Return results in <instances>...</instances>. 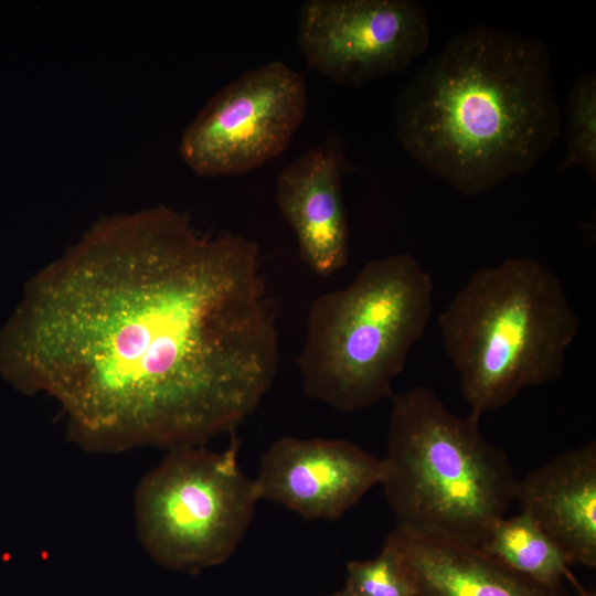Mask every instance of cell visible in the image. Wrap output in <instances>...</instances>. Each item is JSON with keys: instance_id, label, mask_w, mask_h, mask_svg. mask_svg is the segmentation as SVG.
Wrapping results in <instances>:
<instances>
[{"instance_id": "cell-1", "label": "cell", "mask_w": 596, "mask_h": 596, "mask_svg": "<svg viewBox=\"0 0 596 596\" xmlns=\"http://www.w3.org/2000/svg\"><path fill=\"white\" fill-rule=\"evenodd\" d=\"M278 365L258 246L167 206L95 222L29 283L0 371L55 398L93 453L201 445L256 409Z\"/></svg>"}, {"instance_id": "cell-2", "label": "cell", "mask_w": 596, "mask_h": 596, "mask_svg": "<svg viewBox=\"0 0 596 596\" xmlns=\"http://www.w3.org/2000/svg\"><path fill=\"white\" fill-rule=\"evenodd\" d=\"M396 138L466 196L530 171L562 115L545 44L489 25L457 33L400 91Z\"/></svg>"}, {"instance_id": "cell-3", "label": "cell", "mask_w": 596, "mask_h": 596, "mask_svg": "<svg viewBox=\"0 0 596 596\" xmlns=\"http://www.w3.org/2000/svg\"><path fill=\"white\" fill-rule=\"evenodd\" d=\"M479 419L456 415L427 387L393 394L381 486L396 529L479 547L507 517L518 479Z\"/></svg>"}, {"instance_id": "cell-4", "label": "cell", "mask_w": 596, "mask_h": 596, "mask_svg": "<svg viewBox=\"0 0 596 596\" xmlns=\"http://www.w3.org/2000/svg\"><path fill=\"white\" fill-rule=\"evenodd\" d=\"M470 413L497 411L525 387L556 380L579 320L561 279L538 259L475 270L438 317Z\"/></svg>"}, {"instance_id": "cell-5", "label": "cell", "mask_w": 596, "mask_h": 596, "mask_svg": "<svg viewBox=\"0 0 596 596\" xmlns=\"http://www.w3.org/2000/svg\"><path fill=\"white\" fill-rule=\"evenodd\" d=\"M433 301L430 275L406 253L372 259L349 285L319 296L297 359L305 395L342 413L392 397Z\"/></svg>"}, {"instance_id": "cell-6", "label": "cell", "mask_w": 596, "mask_h": 596, "mask_svg": "<svg viewBox=\"0 0 596 596\" xmlns=\"http://www.w3.org/2000/svg\"><path fill=\"white\" fill-rule=\"evenodd\" d=\"M240 440L222 451L200 445L170 448L135 493L138 539L171 570L220 565L235 552L259 499L238 462Z\"/></svg>"}, {"instance_id": "cell-7", "label": "cell", "mask_w": 596, "mask_h": 596, "mask_svg": "<svg viewBox=\"0 0 596 596\" xmlns=\"http://www.w3.org/2000/svg\"><path fill=\"white\" fill-rule=\"evenodd\" d=\"M307 107L299 73L278 61L259 65L205 103L181 136L180 155L201 177L248 172L286 150Z\"/></svg>"}, {"instance_id": "cell-8", "label": "cell", "mask_w": 596, "mask_h": 596, "mask_svg": "<svg viewBox=\"0 0 596 596\" xmlns=\"http://www.w3.org/2000/svg\"><path fill=\"white\" fill-rule=\"evenodd\" d=\"M297 40L320 74L361 87L422 55L429 26L425 9L412 0H308L299 10Z\"/></svg>"}, {"instance_id": "cell-9", "label": "cell", "mask_w": 596, "mask_h": 596, "mask_svg": "<svg viewBox=\"0 0 596 596\" xmlns=\"http://www.w3.org/2000/svg\"><path fill=\"white\" fill-rule=\"evenodd\" d=\"M383 461L347 439L283 437L263 454L255 485L308 520L336 521L381 485Z\"/></svg>"}, {"instance_id": "cell-10", "label": "cell", "mask_w": 596, "mask_h": 596, "mask_svg": "<svg viewBox=\"0 0 596 596\" xmlns=\"http://www.w3.org/2000/svg\"><path fill=\"white\" fill-rule=\"evenodd\" d=\"M341 175V145L328 137L284 167L277 179L279 211L295 233L300 257L321 277L342 269L350 255Z\"/></svg>"}, {"instance_id": "cell-11", "label": "cell", "mask_w": 596, "mask_h": 596, "mask_svg": "<svg viewBox=\"0 0 596 596\" xmlns=\"http://www.w3.org/2000/svg\"><path fill=\"white\" fill-rule=\"evenodd\" d=\"M514 502L571 565L596 567V441L563 451L518 480Z\"/></svg>"}, {"instance_id": "cell-12", "label": "cell", "mask_w": 596, "mask_h": 596, "mask_svg": "<svg viewBox=\"0 0 596 596\" xmlns=\"http://www.w3.org/2000/svg\"><path fill=\"white\" fill-rule=\"evenodd\" d=\"M417 596H567L563 586L533 581L482 550L394 529L385 540Z\"/></svg>"}, {"instance_id": "cell-13", "label": "cell", "mask_w": 596, "mask_h": 596, "mask_svg": "<svg viewBox=\"0 0 596 596\" xmlns=\"http://www.w3.org/2000/svg\"><path fill=\"white\" fill-rule=\"evenodd\" d=\"M511 570L544 585L571 581V565L557 545L525 514L504 517L479 546Z\"/></svg>"}, {"instance_id": "cell-14", "label": "cell", "mask_w": 596, "mask_h": 596, "mask_svg": "<svg viewBox=\"0 0 596 596\" xmlns=\"http://www.w3.org/2000/svg\"><path fill=\"white\" fill-rule=\"evenodd\" d=\"M566 155L558 172L581 167L596 179V76L582 74L573 84L567 102Z\"/></svg>"}, {"instance_id": "cell-15", "label": "cell", "mask_w": 596, "mask_h": 596, "mask_svg": "<svg viewBox=\"0 0 596 596\" xmlns=\"http://www.w3.org/2000/svg\"><path fill=\"white\" fill-rule=\"evenodd\" d=\"M352 596H414V589L395 551L384 543L380 554L347 565V584Z\"/></svg>"}, {"instance_id": "cell-16", "label": "cell", "mask_w": 596, "mask_h": 596, "mask_svg": "<svg viewBox=\"0 0 596 596\" xmlns=\"http://www.w3.org/2000/svg\"><path fill=\"white\" fill-rule=\"evenodd\" d=\"M572 583L576 585V587H577L578 593H579L581 596H596L595 593H587V592H585L584 588H582V587L577 584V582H576L575 578L572 581Z\"/></svg>"}, {"instance_id": "cell-17", "label": "cell", "mask_w": 596, "mask_h": 596, "mask_svg": "<svg viewBox=\"0 0 596 596\" xmlns=\"http://www.w3.org/2000/svg\"><path fill=\"white\" fill-rule=\"evenodd\" d=\"M329 596H352L351 593L345 588L343 587L342 589L329 595Z\"/></svg>"}, {"instance_id": "cell-18", "label": "cell", "mask_w": 596, "mask_h": 596, "mask_svg": "<svg viewBox=\"0 0 596 596\" xmlns=\"http://www.w3.org/2000/svg\"><path fill=\"white\" fill-rule=\"evenodd\" d=\"M414 596H417V595H414Z\"/></svg>"}]
</instances>
